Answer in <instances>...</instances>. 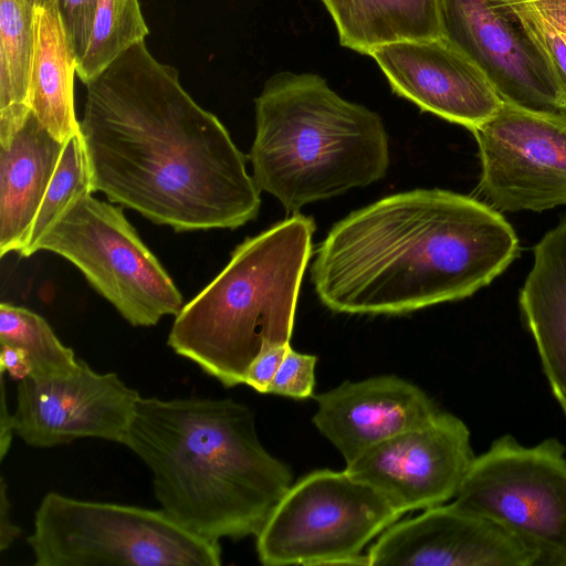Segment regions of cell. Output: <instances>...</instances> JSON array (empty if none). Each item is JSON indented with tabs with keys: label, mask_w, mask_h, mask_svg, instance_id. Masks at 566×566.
<instances>
[{
	"label": "cell",
	"mask_w": 566,
	"mask_h": 566,
	"mask_svg": "<svg viewBox=\"0 0 566 566\" xmlns=\"http://www.w3.org/2000/svg\"><path fill=\"white\" fill-rule=\"evenodd\" d=\"M92 190L177 232L256 218L260 188L216 115L138 42L86 84L80 120Z\"/></svg>",
	"instance_id": "6da1fadb"
},
{
	"label": "cell",
	"mask_w": 566,
	"mask_h": 566,
	"mask_svg": "<svg viewBox=\"0 0 566 566\" xmlns=\"http://www.w3.org/2000/svg\"><path fill=\"white\" fill-rule=\"evenodd\" d=\"M518 253L513 227L489 203L416 189L334 224L315 251L311 279L334 312L398 315L473 295Z\"/></svg>",
	"instance_id": "7a4b0ae2"
},
{
	"label": "cell",
	"mask_w": 566,
	"mask_h": 566,
	"mask_svg": "<svg viewBox=\"0 0 566 566\" xmlns=\"http://www.w3.org/2000/svg\"><path fill=\"white\" fill-rule=\"evenodd\" d=\"M124 446L150 470L160 509L212 541L256 536L293 481L231 398L139 397Z\"/></svg>",
	"instance_id": "3957f363"
},
{
	"label": "cell",
	"mask_w": 566,
	"mask_h": 566,
	"mask_svg": "<svg viewBox=\"0 0 566 566\" xmlns=\"http://www.w3.org/2000/svg\"><path fill=\"white\" fill-rule=\"evenodd\" d=\"M253 178L287 212L381 179L388 135L378 114L316 74L281 72L255 98Z\"/></svg>",
	"instance_id": "277c9868"
},
{
	"label": "cell",
	"mask_w": 566,
	"mask_h": 566,
	"mask_svg": "<svg viewBox=\"0 0 566 566\" xmlns=\"http://www.w3.org/2000/svg\"><path fill=\"white\" fill-rule=\"evenodd\" d=\"M314 231L296 213L245 239L175 316L169 347L224 387L244 384L260 355L290 344Z\"/></svg>",
	"instance_id": "5b68a950"
},
{
	"label": "cell",
	"mask_w": 566,
	"mask_h": 566,
	"mask_svg": "<svg viewBox=\"0 0 566 566\" xmlns=\"http://www.w3.org/2000/svg\"><path fill=\"white\" fill-rule=\"evenodd\" d=\"M36 566H218V541L199 536L164 510L46 493L28 537Z\"/></svg>",
	"instance_id": "8992f818"
},
{
	"label": "cell",
	"mask_w": 566,
	"mask_h": 566,
	"mask_svg": "<svg viewBox=\"0 0 566 566\" xmlns=\"http://www.w3.org/2000/svg\"><path fill=\"white\" fill-rule=\"evenodd\" d=\"M402 514L345 470L292 483L255 536L266 566L367 565L363 549Z\"/></svg>",
	"instance_id": "52a82bcc"
},
{
	"label": "cell",
	"mask_w": 566,
	"mask_h": 566,
	"mask_svg": "<svg viewBox=\"0 0 566 566\" xmlns=\"http://www.w3.org/2000/svg\"><path fill=\"white\" fill-rule=\"evenodd\" d=\"M41 250L73 263L133 326H154L184 306L176 284L122 208L91 191L78 196L44 233L34 252Z\"/></svg>",
	"instance_id": "ba28073f"
},
{
	"label": "cell",
	"mask_w": 566,
	"mask_h": 566,
	"mask_svg": "<svg viewBox=\"0 0 566 566\" xmlns=\"http://www.w3.org/2000/svg\"><path fill=\"white\" fill-rule=\"evenodd\" d=\"M453 503L505 528L536 566H566V448L558 439L533 447L511 434L495 439L474 458Z\"/></svg>",
	"instance_id": "9c48e42d"
},
{
	"label": "cell",
	"mask_w": 566,
	"mask_h": 566,
	"mask_svg": "<svg viewBox=\"0 0 566 566\" xmlns=\"http://www.w3.org/2000/svg\"><path fill=\"white\" fill-rule=\"evenodd\" d=\"M479 191L500 212H541L566 205V109L528 111L503 102L473 128Z\"/></svg>",
	"instance_id": "30bf717a"
},
{
	"label": "cell",
	"mask_w": 566,
	"mask_h": 566,
	"mask_svg": "<svg viewBox=\"0 0 566 566\" xmlns=\"http://www.w3.org/2000/svg\"><path fill=\"white\" fill-rule=\"evenodd\" d=\"M441 36L482 71L503 102L542 113L566 109L544 49L509 0H441Z\"/></svg>",
	"instance_id": "8fae6325"
},
{
	"label": "cell",
	"mask_w": 566,
	"mask_h": 566,
	"mask_svg": "<svg viewBox=\"0 0 566 566\" xmlns=\"http://www.w3.org/2000/svg\"><path fill=\"white\" fill-rule=\"evenodd\" d=\"M470 430L439 411L427 422L365 450L345 471L378 491L397 511L426 510L455 497L475 458Z\"/></svg>",
	"instance_id": "7c38bea8"
},
{
	"label": "cell",
	"mask_w": 566,
	"mask_h": 566,
	"mask_svg": "<svg viewBox=\"0 0 566 566\" xmlns=\"http://www.w3.org/2000/svg\"><path fill=\"white\" fill-rule=\"evenodd\" d=\"M139 397L117 374H99L80 359L70 374L18 381L13 431L36 448L81 438L124 444Z\"/></svg>",
	"instance_id": "4fadbf2b"
},
{
	"label": "cell",
	"mask_w": 566,
	"mask_h": 566,
	"mask_svg": "<svg viewBox=\"0 0 566 566\" xmlns=\"http://www.w3.org/2000/svg\"><path fill=\"white\" fill-rule=\"evenodd\" d=\"M367 565L536 566L535 554L497 523L453 502L395 522L366 553Z\"/></svg>",
	"instance_id": "5bb4252c"
},
{
	"label": "cell",
	"mask_w": 566,
	"mask_h": 566,
	"mask_svg": "<svg viewBox=\"0 0 566 566\" xmlns=\"http://www.w3.org/2000/svg\"><path fill=\"white\" fill-rule=\"evenodd\" d=\"M370 56L396 94L470 130L503 104L482 71L443 36L386 44Z\"/></svg>",
	"instance_id": "9a60e30c"
},
{
	"label": "cell",
	"mask_w": 566,
	"mask_h": 566,
	"mask_svg": "<svg viewBox=\"0 0 566 566\" xmlns=\"http://www.w3.org/2000/svg\"><path fill=\"white\" fill-rule=\"evenodd\" d=\"M313 398L317 402L314 426L346 463L440 411L422 389L396 375L346 380Z\"/></svg>",
	"instance_id": "2e32d148"
},
{
	"label": "cell",
	"mask_w": 566,
	"mask_h": 566,
	"mask_svg": "<svg viewBox=\"0 0 566 566\" xmlns=\"http://www.w3.org/2000/svg\"><path fill=\"white\" fill-rule=\"evenodd\" d=\"M63 147L32 111L0 144V256L25 249Z\"/></svg>",
	"instance_id": "e0dca14e"
},
{
	"label": "cell",
	"mask_w": 566,
	"mask_h": 566,
	"mask_svg": "<svg viewBox=\"0 0 566 566\" xmlns=\"http://www.w3.org/2000/svg\"><path fill=\"white\" fill-rule=\"evenodd\" d=\"M518 305L566 417V216L536 243Z\"/></svg>",
	"instance_id": "ac0fdd59"
},
{
	"label": "cell",
	"mask_w": 566,
	"mask_h": 566,
	"mask_svg": "<svg viewBox=\"0 0 566 566\" xmlns=\"http://www.w3.org/2000/svg\"><path fill=\"white\" fill-rule=\"evenodd\" d=\"M77 56L57 0L35 7L30 106L39 122L59 140L80 130L74 107Z\"/></svg>",
	"instance_id": "d6986e66"
},
{
	"label": "cell",
	"mask_w": 566,
	"mask_h": 566,
	"mask_svg": "<svg viewBox=\"0 0 566 566\" xmlns=\"http://www.w3.org/2000/svg\"><path fill=\"white\" fill-rule=\"evenodd\" d=\"M339 43L370 55L379 46L441 36V0H321Z\"/></svg>",
	"instance_id": "ffe728a7"
},
{
	"label": "cell",
	"mask_w": 566,
	"mask_h": 566,
	"mask_svg": "<svg viewBox=\"0 0 566 566\" xmlns=\"http://www.w3.org/2000/svg\"><path fill=\"white\" fill-rule=\"evenodd\" d=\"M34 13L35 7L27 0H0V144L31 112Z\"/></svg>",
	"instance_id": "44dd1931"
},
{
	"label": "cell",
	"mask_w": 566,
	"mask_h": 566,
	"mask_svg": "<svg viewBox=\"0 0 566 566\" xmlns=\"http://www.w3.org/2000/svg\"><path fill=\"white\" fill-rule=\"evenodd\" d=\"M148 33L138 0H95L91 41L77 63V76L88 84Z\"/></svg>",
	"instance_id": "7402d4cb"
},
{
	"label": "cell",
	"mask_w": 566,
	"mask_h": 566,
	"mask_svg": "<svg viewBox=\"0 0 566 566\" xmlns=\"http://www.w3.org/2000/svg\"><path fill=\"white\" fill-rule=\"evenodd\" d=\"M0 344L21 348L33 376H56L78 366L72 348L65 346L39 314L8 303L0 304Z\"/></svg>",
	"instance_id": "603a6c76"
},
{
	"label": "cell",
	"mask_w": 566,
	"mask_h": 566,
	"mask_svg": "<svg viewBox=\"0 0 566 566\" xmlns=\"http://www.w3.org/2000/svg\"><path fill=\"white\" fill-rule=\"evenodd\" d=\"M92 190L91 169L78 130L64 142L56 169L35 214L29 242L21 256L34 254L39 240L82 193Z\"/></svg>",
	"instance_id": "cb8c5ba5"
},
{
	"label": "cell",
	"mask_w": 566,
	"mask_h": 566,
	"mask_svg": "<svg viewBox=\"0 0 566 566\" xmlns=\"http://www.w3.org/2000/svg\"><path fill=\"white\" fill-rule=\"evenodd\" d=\"M316 363V356L295 352L289 346L268 394L293 399L313 397Z\"/></svg>",
	"instance_id": "d4e9b609"
},
{
	"label": "cell",
	"mask_w": 566,
	"mask_h": 566,
	"mask_svg": "<svg viewBox=\"0 0 566 566\" xmlns=\"http://www.w3.org/2000/svg\"><path fill=\"white\" fill-rule=\"evenodd\" d=\"M544 49L566 98V40L526 0H509Z\"/></svg>",
	"instance_id": "484cf974"
},
{
	"label": "cell",
	"mask_w": 566,
	"mask_h": 566,
	"mask_svg": "<svg viewBox=\"0 0 566 566\" xmlns=\"http://www.w3.org/2000/svg\"><path fill=\"white\" fill-rule=\"evenodd\" d=\"M57 2L78 63L91 41L95 17V0H57Z\"/></svg>",
	"instance_id": "4316f807"
},
{
	"label": "cell",
	"mask_w": 566,
	"mask_h": 566,
	"mask_svg": "<svg viewBox=\"0 0 566 566\" xmlns=\"http://www.w3.org/2000/svg\"><path fill=\"white\" fill-rule=\"evenodd\" d=\"M289 346L275 347L260 355L249 367L244 384L268 394Z\"/></svg>",
	"instance_id": "83f0119b"
},
{
	"label": "cell",
	"mask_w": 566,
	"mask_h": 566,
	"mask_svg": "<svg viewBox=\"0 0 566 566\" xmlns=\"http://www.w3.org/2000/svg\"><path fill=\"white\" fill-rule=\"evenodd\" d=\"M0 371L8 373L13 380L20 381L32 373L25 353L15 346L1 344Z\"/></svg>",
	"instance_id": "f1b7e54d"
},
{
	"label": "cell",
	"mask_w": 566,
	"mask_h": 566,
	"mask_svg": "<svg viewBox=\"0 0 566 566\" xmlns=\"http://www.w3.org/2000/svg\"><path fill=\"white\" fill-rule=\"evenodd\" d=\"M20 534V527L13 524L10 517V501L7 495V484L2 476L0 486V551L8 549Z\"/></svg>",
	"instance_id": "f546056e"
},
{
	"label": "cell",
	"mask_w": 566,
	"mask_h": 566,
	"mask_svg": "<svg viewBox=\"0 0 566 566\" xmlns=\"http://www.w3.org/2000/svg\"><path fill=\"white\" fill-rule=\"evenodd\" d=\"M559 33L566 35V0H526Z\"/></svg>",
	"instance_id": "4dcf8cb0"
},
{
	"label": "cell",
	"mask_w": 566,
	"mask_h": 566,
	"mask_svg": "<svg viewBox=\"0 0 566 566\" xmlns=\"http://www.w3.org/2000/svg\"><path fill=\"white\" fill-rule=\"evenodd\" d=\"M3 373H1V412H0V459L3 460L6 453L9 450L13 427H12V415H9V411L6 406L4 398V378Z\"/></svg>",
	"instance_id": "1f68e13d"
},
{
	"label": "cell",
	"mask_w": 566,
	"mask_h": 566,
	"mask_svg": "<svg viewBox=\"0 0 566 566\" xmlns=\"http://www.w3.org/2000/svg\"><path fill=\"white\" fill-rule=\"evenodd\" d=\"M30 4L33 7L42 6L43 3L50 1V0H27Z\"/></svg>",
	"instance_id": "d6a6232c"
},
{
	"label": "cell",
	"mask_w": 566,
	"mask_h": 566,
	"mask_svg": "<svg viewBox=\"0 0 566 566\" xmlns=\"http://www.w3.org/2000/svg\"><path fill=\"white\" fill-rule=\"evenodd\" d=\"M560 34H562V33H560ZM562 35H563V38L566 40V35H564V34H562Z\"/></svg>",
	"instance_id": "836d02e7"
}]
</instances>
